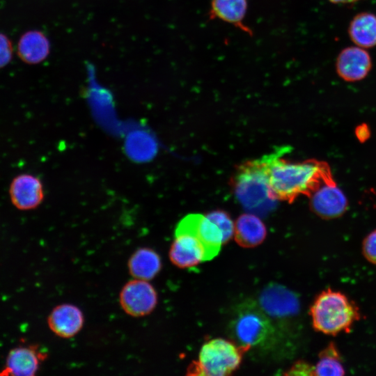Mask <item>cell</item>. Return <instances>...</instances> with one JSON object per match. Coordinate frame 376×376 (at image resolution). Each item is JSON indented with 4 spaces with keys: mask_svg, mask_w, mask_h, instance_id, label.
<instances>
[{
    "mask_svg": "<svg viewBox=\"0 0 376 376\" xmlns=\"http://www.w3.org/2000/svg\"><path fill=\"white\" fill-rule=\"evenodd\" d=\"M269 154L237 167L232 185L237 201L247 211L264 215L276 206L267 179Z\"/></svg>",
    "mask_w": 376,
    "mask_h": 376,
    "instance_id": "obj_2",
    "label": "cell"
},
{
    "mask_svg": "<svg viewBox=\"0 0 376 376\" xmlns=\"http://www.w3.org/2000/svg\"><path fill=\"white\" fill-rule=\"evenodd\" d=\"M217 226L223 236V244L228 242L234 235L235 225L228 214L222 210H214L205 215Z\"/></svg>",
    "mask_w": 376,
    "mask_h": 376,
    "instance_id": "obj_21",
    "label": "cell"
},
{
    "mask_svg": "<svg viewBox=\"0 0 376 376\" xmlns=\"http://www.w3.org/2000/svg\"><path fill=\"white\" fill-rule=\"evenodd\" d=\"M312 326L317 331L336 336L349 333L360 320L357 304L343 292L331 288L322 290L310 308Z\"/></svg>",
    "mask_w": 376,
    "mask_h": 376,
    "instance_id": "obj_3",
    "label": "cell"
},
{
    "mask_svg": "<svg viewBox=\"0 0 376 376\" xmlns=\"http://www.w3.org/2000/svg\"><path fill=\"white\" fill-rule=\"evenodd\" d=\"M319 360L315 367V375L340 376L345 369L338 348L330 342L319 354Z\"/></svg>",
    "mask_w": 376,
    "mask_h": 376,
    "instance_id": "obj_20",
    "label": "cell"
},
{
    "mask_svg": "<svg viewBox=\"0 0 376 376\" xmlns=\"http://www.w3.org/2000/svg\"><path fill=\"white\" fill-rule=\"evenodd\" d=\"M288 149L279 148L269 154L268 185L276 200L292 203L301 195L310 196L322 184L334 180L324 162L308 159L295 163L283 159Z\"/></svg>",
    "mask_w": 376,
    "mask_h": 376,
    "instance_id": "obj_1",
    "label": "cell"
},
{
    "mask_svg": "<svg viewBox=\"0 0 376 376\" xmlns=\"http://www.w3.org/2000/svg\"><path fill=\"white\" fill-rule=\"evenodd\" d=\"M49 329L57 336L70 338L76 336L84 324L82 311L72 304L56 306L47 317Z\"/></svg>",
    "mask_w": 376,
    "mask_h": 376,
    "instance_id": "obj_13",
    "label": "cell"
},
{
    "mask_svg": "<svg viewBox=\"0 0 376 376\" xmlns=\"http://www.w3.org/2000/svg\"><path fill=\"white\" fill-rule=\"evenodd\" d=\"M187 217L205 249L207 261L213 259L219 253L223 244L221 231L206 216L190 214Z\"/></svg>",
    "mask_w": 376,
    "mask_h": 376,
    "instance_id": "obj_14",
    "label": "cell"
},
{
    "mask_svg": "<svg viewBox=\"0 0 376 376\" xmlns=\"http://www.w3.org/2000/svg\"><path fill=\"white\" fill-rule=\"evenodd\" d=\"M250 348L223 338H215L201 347L198 361L187 368V375L226 376L240 365L243 354Z\"/></svg>",
    "mask_w": 376,
    "mask_h": 376,
    "instance_id": "obj_4",
    "label": "cell"
},
{
    "mask_svg": "<svg viewBox=\"0 0 376 376\" xmlns=\"http://www.w3.org/2000/svg\"><path fill=\"white\" fill-rule=\"evenodd\" d=\"M169 256L174 265L182 269L207 261L205 249L186 216L176 226Z\"/></svg>",
    "mask_w": 376,
    "mask_h": 376,
    "instance_id": "obj_6",
    "label": "cell"
},
{
    "mask_svg": "<svg viewBox=\"0 0 376 376\" xmlns=\"http://www.w3.org/2000/svg\"><path fill=\"white\" fill-rule=\"evenodd\" d=\"M8 192L12 204L19 210L35 209L44 199L42 183L31 174L24 173L15 177Z\"/></svg>",
    "mask_w": 376,
    "mask_h": 376,
    "instance_id": "obj_12",
    "label": "cell"
},
{
    "mask_svg": "<svg viewBox=\"0 0 376 376\" xmlns=\"http://www.w3.org/2000/svg\"><path fill=\"white\" fill-rule=\"evenodd\" d=\"M229 329L237 345L249 348L268 343L274 334L269 316L252 300H246L237 307Z\"/></svg>",
    "mask_w": 376,
    "mask_h": 376,
    "instance_id": "obj_5",
    "label": "cell"
},
{
    "mask_svg": "<svg viewBox=\"0 0 376 376\" xmlns=\"http://www.w3.org/2000/svg\"><path fill=\"white\" fill-rule=\"evenodd\" d=\"M128 271L133 279L150 281L162 269L159 255L152 249L142 247L136 249L130 257Z\"/></svg>",
    "mask_w": 376,
    "mask_h": 376,
    "instance_id": "obj_16",
    "label": "cell"
},
{
    "mask_svg": "<svg viewBox=\"0 0 376 376\" xmlns=\"http://www.w3.org/2000/svg\"><path fill=\"white\" fill-rule=\"evenodd\" d=\"M364 258L370 263L376 265V230L364 238L361 246Z\"/></svg>",
    "mask_w": 376,
    "mask_h": 376,
    "instance_id": "obj_22",
    "label": "cell"
},
{
    "mask_svg": "<svg viewBox=\"0 0 376 376\" xmlns=\"http://www.w3.org/2000/svg\"><path fill=\"white\" fill-rule=\"evenodd\" d=\"M157 302V292L149 281L133 279L123 285L119 293L121 308L134 318L150 314Z\"/></svg>",
    "mask_w": 376,
    "mask_h": 376,
    "instance_id": "obj_7",
    "label": "cell"
},
{
    "mask_svg": "<svg viewBox=\"0 0 376 376\" xmlns=\"http://www.w3.org/2000/svg\"><path fill=\"white\" fill-rule=\"evenodd\" d=\"M348 35L356 46L366 49L376 46V15L370 12L360 13L351 20Z\"/></svg>",
    "mask_w": 376,
    "mask_h": 376,
    "instance_id": "obj_19",
    "label": "cell"
},
{
    "mask_svg": "<svg viewBox=\"0 0 376 376\" xmlns=\"http://www.w3.org/2000/svg\"><path fill=\"white\" fill-rule=\"evenodd\" d=\"M50 49L49 40L39 31H29L19 40L17 54L27 64H38L48 56Z\"/></svg>",
    "mask_w": 376,
    "mask_h": 376,
    "instance_id": "obj_17",
    "label": "cell"
},
{
    "mask_svg": "<svg viewBox=\"0 0 376 376\" xmlns=\"http://www.w3.org/2000/svg\"><path fill=\"white\" fill-rule=\"evenodd\" d=\"M267 235L263 222L253 214L240 215L235 225L236 242L244 248H251L261 244Z\"/></svg>",
    "mask_w": 376,
    "mask_h": 376,
    "instance_id": "obj_18",
    "label": "cell"
},
{
    "mask_svg": "<svg viewBox=\"0 0 376 376\" xmlns=\"http://www.w3.org/2000/svg\"><path fill=\"white\" fill-rule=\"evenodd\" d=\"M288 375H315L314 366L304 361H297L285 373Z\"/></svg>",
    "mask_w": 376,
    "mask_h": 376,
    "instance_id": "obj_24",
    "label": "cell"
},
{
    "mask_svg": "<svg viewBox=\"0 0 376 376\" xmlns=\"http://www.w3.org/2000/svg\"><path fill=\"white\" fill-rule=\"evenodd\" d=\"M247 7V0H212L210 18L221 20L252 35L251 30L244 23Z\"/></svg>",
    "mask_w": 376,
    "mask_h": 376,
    "instance_id": "obj_15",
    "label": "cell"
},
{
    "mask_svg": "<svg viewBox=\"0 0 376 376\" xmlns=\"http://www.w3.org/2000/svg\"><path fill=\"white\" fill-rule=\"evenodd\" d=\"M369 130L365 125H359L356 130V134L360 141L366 140L369 136Z\"/></svg>",
    "mask_w": 376,
    "mask_h": 376,
    "instance_id": "obj_25",
    "label": "cell"
},
{
    "mask_svg": "<svg viewBox=\"0 0 376 376\" xmlns=\"http://www.w3.org/2000/svg\"><path fill=\"white\" fill-rule=\"evenodd\" d=\"M47 353L37 345H19L11 349L7 354L0 375L33 376L47 358Z\"/></svg>",
    "mask_w": 376,
    "mask_h": 376,
    "instance_id": "obj_9",
    "label": "cell"
},
{
    "mask_svg": "<svg viewBox=\"0 0 376 376\" xmlns=\"http://www.w3.org/2000/svg\"><path fill=\"white\" fill-rule=\"evenodd\" d=\"M372 65L368 52L354 45L340 51L336 58V70L343 80L355 82L363 79L369 74Z\"/></svg>",
    "mask_w": 376,
    "mask_h": 376,
    "instance_id": "obj_11",
    "label": "cell"
},
{
    "mask_svg": "<svg viewBox=\"0 0 376 376\" xmlns=\"http://www.w3.org/2000/svg\"><path fill=\"white\" fill-rule=\"evenodd\" d=\"M333 3H354L359 0H329Z\"/></svg>",
    "mask_w": 376,
    "mask_h": 376,
    "instance_id": "obj_26",
    "label": "cell"
},
{
    "mask_svg": "<svg viewBox=\"0 0 376 376\" xmlns=\"http://www.w3.org/2000/svg\"><path fill=\"white\" fill-rule=\"evenodd\" d=\"M309 197L311 209L324 219L337 218L347 208V198L334 180L322 184Z\"/></svg>",
    "mask_w": 376,
    "mask_h": 376,
    "instance_id": "obj_10",
    "label": "cell"
},
{
    "mask_svg": "<svg viewBox=\"0 0 376 376\" xmlns=\"http://www.w3.org/2000/svg\"><path fill=\"white\" fill-rule=\"evenodd\" d=\"M13 52L11 41L5 34L0 33V69L10 63Z\"/></svg>",
    "mask_w": 376,
    "mask_h": 376,
    "instance_id": "obj_23",
    "label": "cell"
},
{
    "mask_svg": "<svg viewBox=\"0 0 376 376\" xmlns=\"http://www.w3.org/2000/svg\"><path fill=\"white\" fill-rule=\"evenodd\" d=\"M258 304L268 316L276 319L293 317L299 310L297 296L278 283H270L263 289Z\"/></svg>",
    "mask_w": 376,
    "mask_h": 376,
    "instance_id": "obj_8",
    "label": "cell"
}]
</instances>
